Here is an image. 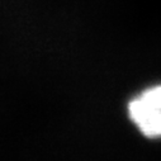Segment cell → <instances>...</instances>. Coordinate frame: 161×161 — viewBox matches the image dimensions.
Returning a JSON list of instances; mask_svg holds the SVG:
<instances>
[{
  "label": "cell",
  "instance_id": "obj_1",
  "mask_svg": "<svg viewBox=\"0 0 161 161\" xmlns=\"http://www.w3.org/2000/svg\"><path fill=\"white\" fill-rule=\"evenodd\" d=\"M130 115L147 137H161V86L146 90L130 104Z\"/></svg>",
  "mask_w": 161,
  "mask_h": 161
}]
</instances>
